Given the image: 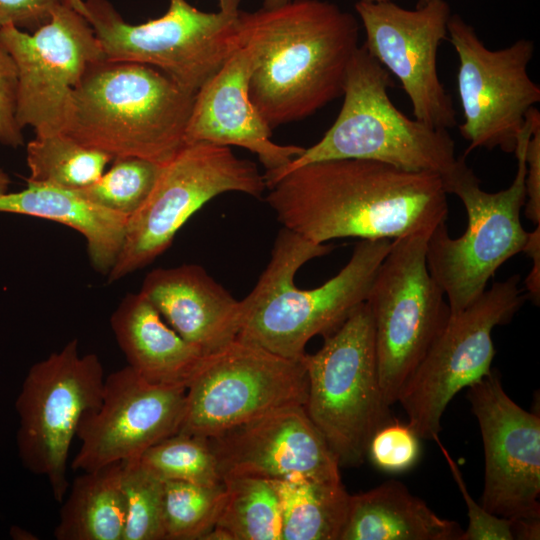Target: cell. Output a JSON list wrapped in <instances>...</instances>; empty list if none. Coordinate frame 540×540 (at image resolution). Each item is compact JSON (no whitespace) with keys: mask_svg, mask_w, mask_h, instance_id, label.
I'll use <instances>...</instances> for the list:
<instances>
[{"mask_svg":"<svg viewBox=\"0 0 540 540\" xmlns=\"http://www.w3.org/2000/svg\"><path fill=\"white\" fill-rule=\"evenodd\" d=\"M267 189L266 201L283 227L318 244L431 235L449 210L441 176L363 159L309 163Z\"/></svg>","mask_w":540,"mask_h":540,"instance_id":"1","label":"cell"},{"mask_svg":"<svg viewBox=\"0 0 540 540\" xmlns=\"http://www.w3.org/2000/svg\"><path fill=\"white\" fill-rule=\"evenodd\" d=\"M239 22L243 44L256 49L250 99L272 130L342 96L360 46L354 15L328 1L291 0L275 8L240 10Z\"/></svg>","mask_w":540,"mask_h":540,"instance_id":"2","label":"cell"},{"mask_svg":"<svg viewBox=\"0 0 540 540\" xmlns=\"http://www.w3.org/2000/svg\"><path fill=\"white\" fill-rule=\"evenodd\" d=\"M391 241L360 239L337 275L316 288L300 289L294 282L299 268L327 255L333 247L314 243L283 227L258 282L240 300L237 338L282 357L301 360L311 338L331 334L366 302Z\"/></svg>","mask_w":540,"mask_h":540,"instance_id":"3","label":"cell"},{"mask_svg":"<svg viewBox=\"0 0 540 540\" xmlns=\"http://www.w3.org/2000/svg\"><path fill=\"white\" fill-rule=\"evenodd\" d=\"M194 96L154 67L104 59L74 90L65 133L113 159L164 164L185 145Z\"/></svg>","mask_w":540,"mask_h":540,"instance_id":"4","label":"cell"},{"mask_svg":"<svg viewBox=\"0 0 540 540\" xmlns=\"http://www.w3.org/2000/svg\"><path fill=\"white\" fill-rule=\"evenodd\" d=\"M390 73L364 45L349 65L340 112L324 136L283 167L265 171L268 187L300 166L334 159H363L412 172L446 176L457 164L455 143L446 129L410 119L391 101Z\"/></svg>","mask_w":540,"mask_h":540,"instance_id":"5","label":"cell"},{"mask_svg":"<svg viewBox=\"0 0 540 540\" xmlns=\"http://www.w3.org/2000/svg\"><path fill=\"white\" fill-rule=\"evenodd\" d=\"M539 119V110L531 108L518 136L514 151L517 171L508 188L495 193L484 191L464 157L458 158L452 171L442 177L447 194L461 200L468 218L462 236L452 238L443 223L427 241V267L444 291L450 313L459 312L478 299L500 266L525 248L529 232L520 219L526 200L525 154Z\"/></svg>","mask_w":540,"mask_h":540,"instance_id":"6","label":"cell"},{"mask_svg":"<svg viewBox=\"0 0 540 540\" xmlns=\"http://www.w3.org/2000/svg\"><path fill=\"white\" fill-rule=\"evenodd\" d=\"M89 23L105 60L154 67L195 94L243 44L240 0L205 12L187 0H168L165 14L127 23L108 0H63Z\"/></svg>","mask_w":540,"mask_h":540,"instance_id":"7","label":"cell"},{"mask_svg":"<svg viewBox=\"0 0 540 540\" xmlns=\"http://www.w3.org/2000/svg\"><path fill=\"white\" fill-rule=\"evenodd\" d=\"M308 380L305 410L339 466H358L374 433L394 420L379 382L374 326L367 302L322 347L302 357Z\"/></svg>","mask_w":540,"mask_h":540,"instance_id":"8","label":"cell"},{"mask_svg":"<svg viewBox=\"0 0 540 540\" xmlns=\"http://www.w3.org/2000/svg\"><path fill=\"white\" fill-rule=\"evenodd\" d=\"M267 189L255 163L238 158L228 146L185 144L161 167L155 185L127 222L120 253L108 280L117 281L160 256L189 218L225 192L260 198Z\"/></svg>","mask_w":540,"mask_h":540,"instance_id":"9","label":"cell"},{"mask_svg":"<svg viewBox=\"0 0 540 540\" xmlns=\"http://www.w3.org/2000/svg\"><path fill=\"white\" fill-rule=\"evenodd\" d=\"M104 369L94 353L82 355L76 338L33 364L15 402L18 456L44 477L61 503L68 491V456L83 416L98 406Z\"/></svg>","mask_w":540,"mask_h":540,"instance_id":"10","label":"cell"},{"mask_svg":"<svg viewBox=\"0 0 540 540\" xmlns=\"http://www.w3.org/2000/svg\"><path fill=\"white\" fill-rule=\"evenodd\" d=\"M430 235L391 241L371 285L379 382L389 406L450 316L444 291L431 276L426 259Z\"/></svg>","mask_w":540,"mask_h":540,"instance_id":"11","label":"cell"},{"mask_svg":"<svg viewBox=\"0 0 540 540\" xmlns=\"http://www.w3.org/2000/svg\"><path fill=\"white\" fill-rule=\"evenodd\" d=\"M520 276L495 282L465 309L450 316L404 383L397 402L420 439H434L452 398L487 376L495 356L492 331L508 323L526 295Z\"/></svg>","mask_w":540,"mask_h":540,"instance_id":"12","label":"cell"},{"mask_svg":"<svg viewBox=\"0 0 540 540\" xmlns=\"http://www.w3.org/2000/svg\"><path fill=\"white\" fill-rule=\"evenodd\" d=\"M307 393L302 360L236 338L203 356L186 387L178 432L210 438L267 413L305 405Z\"/></svg>","mask_w":540,"mask_h":540,"instance_id":"13","label":"cell"},{"mask_svg":"<svg viewBox=\"0 0 540 540\" xmlns=\"http://www.w3.org/2000/svg\"><path fill=\"white\" fill-rule=\"evenodd\" d=\"M447 38L459 59V131L469 142L466 154L478 148L514 153L529 110L540 102V87L528 74L533 41L491 50L458 14L448 21Z\"/></svg>","mask_w":540,"mask_h":540,"instance_id":"14","label":"cell"},{"mask_svg":"<svg viewBox=\"0 0 540 540\" xmlns=\"http://www.w3.org/2000/svg\"><path fill=\"white\" fill-rule=\"evenodd\" d=\"M0 43L17 69L18 125L35 135L65 132L74 90L88 68L105 59L89 23L64 2L34 32L2 27Z\"/></svg>","mask_w":540,"mask_h":540,"instance_id":"15","label":"cell"},{"mask_svg":"<svg viewBox=\"0 0 540 540\" xmlns=\"http://www.w3.org/2000/svg\"><path fill=\"white\" fill-rule=\"evenodd\" d=\"M355 9L365 31L363 45L394 75L409 97L414 118L427 126H456L452 98L440 82L437 52L447 38L451 17L445 0L419 1L416 9L393 1L357 2Z\"/></svg>","mask_w":540,"mask_h":540,"instance_id":"16","label":"cell"},{"mask_svg":"<svg viewBox=\"0 0 540 540\" xmlns=\"http://www.w3.org/2000/svg\"><path fill=\"white\" fill-rule=\"evenodd\" d=\"M186 388L156 385L130 366L105 377L100 403L80 421V448L73 470L94 471L139 459L150 447L177 433L185 411Z\"/></svg>","mask_w":540,"mask_h":540,"instance_id":"17","label":"cell"},{"mask_svg":"<svg viewBox=\"0 0 540 540\" xmlns=\"http://www.w3.org/2000/svg\"><path fill=\"white\" fill-rule=\"evenodd\" d=\"M468 388L485 453L481 505L506 519H540V417L507 395L496 371Z\"/></svg>","mask_w":540,"mask_h":540,"instance_id":"18","label":"cell"},{"mask_svg":"<svg viewBox=\"0 0 540 540\" xmlns=\"http://www.w3.org/2000/svg\"><path fill=\"white\" fill-rule=\"evenodd\" d=\"M222 478L339 479V463L304 405L285 407L207 438Z\"/></svg>","mask_w":540,"mask_h":540,"instance_id":"19","label":"cell"},{"mask_svg":"<svg viewBox=\"0 0 540 540\" xmlns=\"http://www.w3.org/2000/svg\"><path fill=\"white\" fill-rule=\"evenodd\" d=\"M256 64V49L239 48L195 93L185 129V144L207 142L238 146L256 154L266 171L288 164L303 147L271 140L272 129L252 103L249 81Z\"/></svg>","mask_w":540,"mask_h":540,"instance_id":"20","label":"cell"},{"mask_svg":"<svg viewBox=\"0 0 540 540\" xmlns=\"http://www.w3.org/2000/svg\"><path fill=\"white\" fill-rule=\"evenodd\" d=\"M140 292L182 338L205 354L238 336L240 300L199 265L154 269L146 275Z\"/></svg>","mask_w":540,"mask_h":540,"instance_id":"21","label":"cell"},{"mask_svg":"<svg viewBox=\"0 0 540 540\" xmlns=\"http://www.w3.org/2000/svg\"><path fill=\"white\" fill-rule=\"evenodd\" d=\"M110 324L128 366L152 384L186 388L205 355L182 338L140 291L122 299Z\"/></svg>","mask_w":540,"mask_h":540,"instance_id":"22","label":"cell"},{"mask_svg":"<svg viewBox=\"0 0 540 540\" xmlns=\"http://www.w3.org/2000/svg\"><path fill=\"white\" fill-rule=\"evenodd\" d=\"M0 212L43 218L78 231L87 241L93 268L103 274L109 273L120 253L129 219L91 202L76 190L36 183L1 194Z\"/></svg>","mask_w":540,"mask_h":540,"instance_id":"23","label":"cell"},{"mask_svg":"<svg viewBox=\"0 0 540 540\" xmlns=\"http://www.w3.org/2000/svg\"><path fill=\"white\" fill-rule=\"evenodd\" d=\"M463 530L439 517L399 481L350 496L340 540H461Z\"/></svg>","mask_w":540,"mask_h":540,"instance_id":"24","label":"cell"},{"mask_svg":"<svg viewBox=\"0 0 540 540\" xmlns=\"http://www.w3.org/2000/svg\"><path fill=\"white\" fill-rule=\"evenodd\" d=\"M124 462L77 476L60 503L53 535L57 540H122L126 502Z\"/></svg>","mask_w":540,"mask_h":540,"instance_id":"25","label":"cell"},{"mask_svg":"<svg viewBox=\"0 0 540 540\" xmlns=\"http://www.w3.org/2000/svg\"><path fill=\"white\" fill-rule=\"evenodd\" d=\"M273 482L281 508V540H340L351 496L341 478L291 475Z\"/></svg>","mask_w":540,"mask_h":540,"instance_id":"26","label":"cell"},{"mask_svg":"<svg viewBox=\"0 0 540 540\" xmlns=\"http://www.w3.org/2000/svg\"><path fill=\"white\" fill-rule=\"evenodd\" d=\"M226 497L206 540H281L282 518L273 480L252 475L223 478Z\"/></svg>","mask_w":540,"mask_h":540,"instance_id":"27","label":"cell"},{"mask_svg":"<svg viewBox=\"0 0 540 540\" xmlns=\"http://www.w3.org/2000/svg\"><path fill=\"white\" fill-rule=\"evenodd\" d=\"M113 158L65 132L35 135L27 144V183L81 189L95 182Z\"/></svg>","mask_w":540,"mask_h":540,"instance_id":"28","label":"cell"},{"mask_svg":"<svg viewBox=\"0 0 540 540\" xmlns=\"http://www.w3.org/2000/svg\"><path fill=\"white\" fill-rule=\"evenodd\" d=\"M226 497L224 481L199 484L164 481L166 540H200L215 526Z\"/></svg>","mask_w":540,"mask_h":540,"instance_id":"29","label":"cell"},{"mask_svg":"<svg viewBox=\"0 0 540 540\" xmlns=\"http://www.w3.org/2000/svg\"><path fill=\"white\" fill-rule=\"evenodd\" d=\"M138 460L163 481L209 485L223 482L216 457L205 437L177 432L150 447Z\"/></svg>","mask_w":540,"mask_h":540,"instance_id":"30","label":"cell"},{"mask_svg":"<svg viewBox=\"0 0 540 540\" xmlns=\"http://www.w3.org/2000/svg\"><path fill=\"white\" fill-rule=\"evenodd\" d=\"M92 184L76 189L91 202L130 217L151 193L163 164L138 157H120Z\"/></svg>","mask_w":540,"mask_h":540,"instance_id":"31","label":"cell"},{"mask_svg":"<svg viewBox=\"0 0 540 540\" xmlns=\"http://www.w3.org/2000/svg\"><path fill=\"white\" fill-rule=\"evenodd\" d=\"M122 487L126 502L122 540H166L164 481L135 459L124 462Z\"/></svg>","mask_w":540,"mask_h":540,"instance_id":"32","label":"cell"},{"mask_svg":"<svg viewBox=\"0 0 540 540\" xmlns=\"http://www.w3.org/2000/svg\"><path fill=\"white\" fill-rule=\"evenodd\" d=\"M419 440L408 424L392 420L374 433L367 456L383 471L403 472L416 464L420 455Z\"/></svg>","mask_w":540,"mask_h":540,"instance_id":"33","label":"cell"},{"mask_svg":"<svg viewBox=\"0 0 540 540\" xmlns=\"http://www.w3.org/2000/svg\"><path fill=\"white\" fill-rule=\"evenodd\" d=\"M439 446L454 481L467 505L469 524L463 531L461 540H513L512 521L486 511L469 494L457 463L440 442L439 436L433 439Z\"/></svg>","mask_w":540,"mask_h":540,"instance_id":"34","label":"cell"},{"mask_svg":"<svg viewBox=\"0 0 540 540\" xmlns=\"http://www.w3.org/2000/svg\"><path fill=\"white\" fill-rule=\"evenodd\" d=\"M17 84L16 65L0 43V143L13 148L24 143L16 119Z\"/></svg>","mask_w":540,"mask_h":540,"instance_id":"35","label":"cell"},{"mask_svg":"<svg viewBox=\"0 0 540 540\" xmlns=\"http://www.w3.org/2000/svg\"><path fill=\"white\" fill-rule=\"evenodd\" d=\"M63 0H0V29L14 25L34 32L48 23Z\"/></svg>","mask_w":540,"mask_h":540,"instance_id":"36","label":"cell"},{"mask_svg":"<svg viewBox=\"0 0 540 540\" xmlns=\"http://www.w3.org/2000/svg\"><path fill=\"white\" fill-rule=\"evenodd\" d=\"M525 161V215L537 226L540 225V119L528 140Z\"/></svg>","mask_w":540,"mask_h":540,"instance_id":"37","label":"cell"},{"mask_svg":"<svg viewBox=\"0 0 540 540\" xmlns=\"http://www.w3.org/2000/svg\"><path fill=\"white\" fill-rule=\"evenodd\" d=\"M532 259V270L526 278L525 286L529 297L535 303H539L540 297V225L529 232V237L523 250Z\"/></svg>","mask_w":540,"mask_h":540,"instance_id":"38","label":"cell"},{"mask_svg":"<svg viewBox=\"0 0 540 540\" xmlns=\"http://www.w3.org/2000/svg\"><path fill=\"white\" fill-rule=\"evenodd\" d=\"M10 183L8 174L0 168V195L8 192Z\"/></svg>","mask_w":540,"mask_h":540,"instance_id":"39","label":"cell"},{"mask_svg":"<svg viewBox=\"0 0 540 540\" xmlns=\"http://www.w3.org/2000/svg\"><path fill=\"white\" fill-rule=\"evenodd\" d=\"M223 0H219L222 2ZM291 0H263V8H275L290 2Z\"/></svg>","mask_w":540,"mask_h":540,"instance_id":"40","label":"cell"},{"mask_svg":"<svg viewBox=\"0 0 540 540\" xmlns=\"http://www.w3.org/2000/svg\"><path fill=\"white\" fill-rule=\"evenodd\" d=\"M359 2H364V3H380V2H388V1H394V0H358ZM419 1H423V0H419Z\"/></svg>","mask_w":540,"mask_h":540,"instance_id":"41","label":"cell"}]
</instances>
